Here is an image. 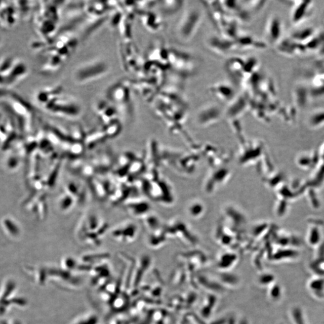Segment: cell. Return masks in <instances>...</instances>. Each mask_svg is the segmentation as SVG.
Returning <instances> with one entry per match:
<instances>
[{"mask_svg":"<svg viewBox=\"0 0 324 324\" xmlns=\"http://www.w3.org/2000/svg\"><path fill=\"white\" fill-rule=\"evenodd\" d=\"M203 18L201 9L196 6L188 8L177 25V39L182 43H187L193 39L202 24Z\"/></svg>","mask_w":324,"mask_h":324,"instance_id":"obj_1","label":"cell"},{"mask_svg":"<svg viewBox=\"0 0 324 324\" xmlns=\"http://www.w3.org/2000/svg\"><path fill=\"white\" fill-rule=\"evenodd\" d=\"M210 49L219 54H228L237 49L235 41L226 37L212 36L207 40Z\"/></svg>","mask_w":324,"mask_h":324,"instance_id":"obj_5","label":"cell"},{"mask_svg":"<svg viewBox=\"0 0 324 324\" xmlns=\"http://www.w3.org/2000/svg\"><path fill=\"white\" fill-rule=\"evenodd\" d=\"M224 114L225 112L219 105L209 104L199 110L196 115L197 122L200 125H207L218 122Z\"/></svg>","mask_w":324,"mask_h":324,"instance_id":"obj_3","label":"cell"},{"mask_svg":"<svg viewBox=\"0 0 324 324\" xmlns=\"http://www.w3.org/2000/svg\"><path fill=\"white\" fill-rule=\"evenodd\" d=\"M210 91L217 98L228 103H231L238 95L234 87L226 82L215 84L211 87Z\"/></svg>","mask_w":324,"mask_h":324,"instance_id":"obj_6","label":"cell"},{"mask_svg":"<svg viewBox=\"0 0 324 324\" xmlns=\"http://www.w3.org/2000/svg\"><path fill=\"white\" fill-rule=\"evenodd\" d=\"M28 68L22 62H16L8 72V77H5V86H11L17 83L27 75Z\"/></svg>","mask_w":324,"mask_h":324,"instance_id":"obj_7","label":"cell"},{"mask_svg":"<svg viewBox=\"0 0 324 324\" xmlns=\"http://www.w3.org/2000/svg\"><path fill=\"white\" fill-rule=\"evenodd\" d=\"M0 42H1V39H0Z\"/></svg>","mask_w":324,"mask_h":324,"instance_id":"obj_8","label":"cell"},{"mask_svg":"<svg viewBox=\"0 0 324 324\" xmlns=\"http://www.w3.org/2000/svg\"><path fill=\"white\" fill-rule=\"evenodd\" d=\"M250 105L247 95H238L229 103L228 108L225 109V115L229 118L238 117L248 111Z\"/></svg>","mask_w":324,"mask_h":324,"instance_id":"obj_4","label":"cell"},{"mask_svg":"<svg viewBox=\"0 0 324 324\" xmlns=\"http://www.w3.org/2000/svg\"><path fill=\"white\" fill-rule=\"evenodd\" d=\"M108 71V66L103 61L95 60L81 65L74 73V77L79 84H85L98 79Z\"/></svg>","mask_w":324,"mask_h":324,"instance_id":"obj_2","label":"cell"}]
</instances>
